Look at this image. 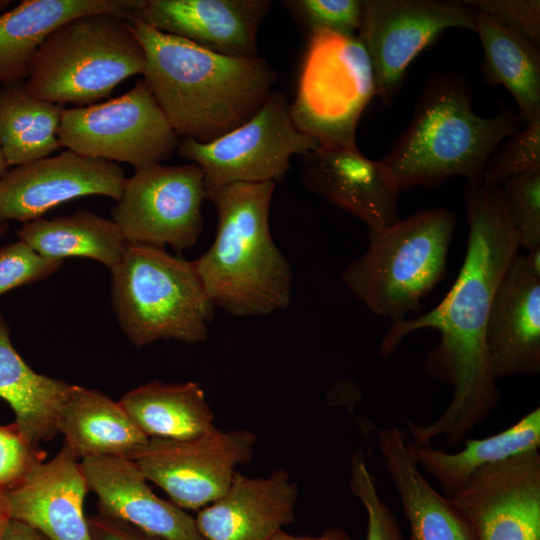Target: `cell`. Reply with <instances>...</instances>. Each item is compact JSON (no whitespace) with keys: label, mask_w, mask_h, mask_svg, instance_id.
Instances as JSON below:
<instances>
[{"label":"cell","mask_w":540,"mask_h":540,"mask_svg":"<svg viewBox=\"0 0 540 540\" xmlns=\"http://www.w3.org/2000/svg\"><path fill=\"white\" fill-rule=\"evenodd\" d=\"M377 443L409 522L410 540H475L466 516L424 478L401 430H379Z\"/></svg>","instance_id":"obj_22"},{"label":"cell","mask_w":540,"mask_h":540,"mask_svg":"<svg viewBox=\"0 0 540 540\" xmlns=\"http://www.w3.org/2000/svg\"><path fill=\"white\" fill-rule=\"evenodd\" d=\"M475 32L484 53L480 63L483 80L511 93L525 124L540 120L539 48L476 11Z\"/></svg>","instance_id":"obj_28"},{"label":"cell","mask_w":540,"mask_h":540,"mask_svg":"<svg viewBox=\"0 0 540 540\" xmlns=\"http://www.w3.org/2000/svg\"><path fill=\"white\" fill-rule=\"evenodd\" d=\"M282 3L309 33L325 30L357 36L362 26V0H287Z\"/></svg>","instance_id":"obj_34"},{"label":"cell","mask_w":540,"mask_h":540,"mask_svg":"<svg viewBox=\"0 0 540 540\" xmlns=\"http://www.w3.org/2000/svg\"><path fill=\"white\" fill-rule=\"evenodd\" d=\"M111 271L113 307L135 346L163 339L194 344L208 338L215 307L193 261L164 248L126 243Z\"/></svg>","instance_id":"obj_7"},{"label":"cell","mask_w":540,"mask_h":540,"mask_svg":"<svg viewBox=\"0 0 540 540\" xmlns=\"http://www.w3.org/2000/svg\"><path fill=\"white\" fill-rule=\"evenodd\" d=\"M540 169V120L525 124L488 158L479 183L500 185L503 181Z\"/></svg>","instance_id":"obj_32"},{"label":"cell","mask_w":540,"mask_h":540,"mask_svg":"<svg viewBox=\"0 0 540 540\" xmlns=\"http://www.w3.org/2000/svg\"><path fill=\"white\" fill-rule=\"evenodd\" d=\"M255 443L250 430L216 428L190 440L149 438L127 458L174 504L196 510L226 493L236 467L252 459Z\"/></svg>","instance_id":"obj_12"},{"label":"cell","mask_w":540,"mask_h":540,"mask_svg":"<svg viewBox=\"0 0 540 540\" xmlns=\"http://www.w3.org/2000/svg\"><path fill=\"white\" fill-rule=\"evenodd\" d=\"M320 144L294 125L285 97L272 91L245 123L207 143L181 138L178 153L197 164L206 188L234 183L278 182L293 155L303 156Z\"/></svg>","instance_id":"obj_10"},{"label":"cell","mask_w":540,"mask_h":540,"mask_svg":"<svg viewBox=\"0 0 540 540\" xmlns=\"http://www.w3.org/2000/svg\"><path fill=\"white\" fill-rule=\"evenodd\" d=\"M145 53L143 78L179 138L207 143L250 119L278 74L259 56L235 57L130 20Z\"/></svg>","instance_id":"obj_2"},{"label":"cell","mask_w":540,"mask_h":540,"mask_svg":"<svg viewBox=\"0 0 540 540\" xmlns=\"http://www.w3.org/2000/svg\"><path fill=\"white\" fill-rule=\"evenodd\" d=\"M465 447L455 453L421 446L412 449L420 469L430 475L451 498L480 469L540 450V408H534L509 428L483 439L464 440Z\"/></svg>","instance_id":"obj_27"},{"label":"cell","mask_w":540,"mask_h":540,"mask_svg":"<svg viewBox=\"0 0 540 540\" xmlns=\"http://www.w3.org/2000/svg\"><path fill=\"white\" fill-rule=\"evenodd\" d=\"M62 261L39 254L21 240L1 247L0 295L48 277L60 267Z\"/></svg>","instance_id":"obj_35"},{"label":"cell","mask_w":540,"mask_h":540,"mask_svg":"<svg viewBox=\"0 0 540 540\" xmlns=\"http://www.w3.org/2000/svg\"><path fill=\"white\" fill-rule=\"evenodd\" d=\"M58 432L81 460L103 456L127 458L149 440L119 402L77 385L62 408Z\"/></svg>","instance_id":"obj_24"},{"label":"cell","mask_w":540,"mask_h":540,"mask_svg":"<svg viewBox=\"0 0 540 540\" xmlns=\"http://www.w3.org/2000/svg\"><path fill=\"white\" fill-rule=\"evenodd\" d=\"M57 134L67 150L135 169L169 159L180 142L144 78L117 98L64 109Z\"/></svg>","instance_id":"obj_9"},{"label":"cell","mask_w":540,"mask_h":540,"mask_svg":"<svg viewBox=\"0 0 540 540\" xmlns=\"http://www.w3.org/2000/svg\"><path fill=\"white\" fill-rule=\"evenodd\" d=\"M2 540H48L43 534L34 528L16 521L11 520Z\"/></svg>","instance_id":"obj_40"},{"label":"cell","mask_w":540,"mask_h":540,"mask_svg":"<svg viewBox=\"0 0 540 540\" xmlns=\"http://www.w3.org/2000/svg\"><path fill=\"white\" fill-rule=\"evenodd\" d=\"M125 181L117 163L66 150L14 166L0 177V219L29 222L66 201L91 195L118 200Z\"/></svg>","instance_id":"obj_15"},{"label":"cell","mask_w":540,"mask_h":540,"mask_svg":"<svg viewBox=\"0 0 540 540\" xmlns=\"http://www.w3.org/2000/svg\"><path fill=\"white\" fill-rule=\"evenodd\" d=\"M17 234L21 241L45 257L57 260L71 256L87 257L109 269L119 262L126 245L113 220L88 210L25 222Z\"/></svg>","instance_id":"obj_29"},{"label":"cell","mask_w":540,"mask_h":540,"mask_svg":"<svg viewBox=\"0 0 540 540\" xmlns=\"http://www.w3.org/2000/svg\"><path fill=\"white\" fill-rule=\"evenodd\" d=\"M298 486L287 471L267 477L235 473L226 493L195 518L206 540H269L295 519Z\"/></svg>","instance_id":"obj_21"},{"label":"cell","mask_w":540,"mask_h":540,"mask_svg":"<svg viewBox=\"0 0 540 540\" xmlns=\"http://www.w3.org/2000/svg\"><path fill=\"white\" fill-rule=\"evenodd\" d=\"M349 488L367 515L365 540H404L398 520L381 499L376 481L360 450L351 457Z\"/></svg>","instance_id":"obj_33"},{"label":"cell","mask_w":540,"mask_h":540,"mask_svg":"<svg viewBox=\"0 0 540 540\" xmlns=\"http://www.w3.org/2000/svg\"><path fill=\"white\" fill-rule=\"evenodd\" d=\"M454 212L421 209L385 228L368 229V246L342 271L346 288L373 314L392 322L419 313L447 273Z\"/></svg>","instance_id":"obj_5"},{"label":"cell","mask_w":540,"mask_h":540,"mask_svg":"<svg viewBox=\"0 0 540 540\" xmlns=\"http://www.w3.org/2000/svg\"><path fill=\"white\" fill-rule=\"evenodd\" d=\"M269 0H142L128 17L213 52L257 55V34Z\"/></svg>","instance_id":"obj_17"},{"label":"cell","mask_w":540,"mask_h":540,"mask_svg":"<svg viewBox=\"0 0 540 540\" xmlns=\"http://www.w3.org/2000/svg\"><path fill=\"white\" fill-rule=\"evenodd\" d=\"M485 345L496 382L540 373V277L517 254L494 296Z\"/></svg>","instance_id":"obj_18"},{"label":"cell","mask_w":540,"mask_h":540,"mask_svg":"<svg viewBox=\"0 0 540 540\" xmlns=\"http://www.w3.org/2000/svg\"><path fill=\"white\" fill-rule=\"evenodd\" d=\"M269 540H352L349 534L342 528L329 527L326 528L318 536H297L280 530Z\"/></svg>","instance_id":"obj_39"},{"label":"cell","mask_w":540,"mask_h":540,"mask_svg":"<svg viewBox=\"0 0 540 540\" xmlns=\"http://www.w3.org/2000/svg\"><path fill=\"white\" fill-rule=\"evenodd\" d=\"M73 386L32 370L13 347L0 315V397L13 409L25 439L39 445L59 433L60 414Z\"/></svg>","instance_id":"obj_25"},{"label":"cell","mask_w":540,"mask_h":540,"mask_svg":"<svg viewBox=\"0 0 540 540\" xmlns=\"http://www.w3.org/2000/svg\"><path fill=\"white\" fill-rule=\"evenodd\" d=\"M525 255L533 273L540 277V247L527 251Z\"/></svg>","instance_id":"obj_42"},{"label":"cell","mask_w":540,"mask_h":540,"mask_svg":"<svg viewBox=\"0 0 540 540\" xmlns=\"http://www.w3.org/2000/svg\"><path fill=\"white\" fill-rule=\"evenodd\" d=\"M520 123L514 109L478 116L466 77L434 71L426 79L408 127L380 161L400 192L438 187L456 176L480 182L488 158L519 131Z\"/></svg>","instance_id":"obj_4"},{"label":"cell","mask_w":540,"mask_h":540,"mask_svg":"<svg viewBox=\"0 0 540 540\" xmlns=\"http://www.w3.org/2000/svg\"><path fill=\"white\" fill-rule=\"evenodd\" d=\"M8 224L6 221L0 219V236L7 230Z\"/></svg>","instance_id":"obj_45"},{"label":"cell","mask_w":540,"mask_h":540,"mask_svg":"<svg viewBox=\"0 0 540 540\" xmlns=\"http://www.w3.org/2000/svg\"><path fill=\"white\" fill-rule=\"evenodd\" d=\"M81 466L98 498L100 513L124 520L166 540H206L195 519L172 501L158 497L126 457H87Z\"/></svg>","instance_id":"obj_20"},{"label":"cell","mask_w":540,"mask_h":540,"mask_svg":"<svg viewBox=\"0 0 540 540\" xmlns=\"http://www.w3.org/2000/svg\"><path fill=\"white\" fill-rule=\"evenodd\" d=\"M474 11L540 46L539 0H464Z\"/></svg>","instance_id":"obj_36"},{"label":"cell","mask_w":540,"mask_h":540,"mask_svg":"<svg viewBox=\"0 0 540 540\" xmlns=\"http://www.w3.org/2000/svg\"><path fill=\"white\" fill-rule=\"evenodd\" d=\"M373 96V69L358 35L309 33L297 95L289 104L300 132L322 147H357L356 127Z\"/></svg>","instance_id":"obj_8"},{"label":"cell","mask_w":540,"mask_h":540,"mask_svg":"<svg viewBox=\"0 0 540 540\" xmlns=\"http://www.w3.org/2000/svg\"><path fill=\"white\" fill-rule=\"evenodd\" d=\"M275 184L206 188L217 214V232L193 263L213 306L234 317L266 316L286 309L291 300L292 268L269 225Z\"/></svg>","instance_id":"obj_3"},{"label":"cell","mask_w":540,"mask_h":540,"mask_svg":"<svg viewBox=\"0 0 540 540\" xmlns=\"http://www.w3.org/2000/svg\"><path fill=\"white\" fill-rule=\"evenodd\" d=\"M475 31V11L456 0H365L359 38L371 61L375 96L390 106L411 62L445 30Z\"/></svg>","instance_id":"obj_13"},{"label":"cell","mask_w":540,"mask_h":540,"mask_svg":"<svg viewBox=\"0 0 540 540\" xmlns=\"http://www.w3.org/2000/svg\"><path fill=\"white\" fill-rule=\"evenodd\" d=\"M87 523L93 540H166L100 512L88 516Z\"/></svg>","instance_id":"obj_38"},{"label":"cell","mask_w":540,"mask_h":540,"mask_svg":"<svg viewBox=\"0 0 540 540\" xmlns=\"http://www.w3.org/2000/svg\"><path fill=\"white\" fill-rule=\"evenodd\" d=\"M8 167L9 165L0 143V177L8 170Z\"/></svg>","instance_id":"obj_43"},{"label":"cell","mask_w":540,"mask_h":540,"mask_svg":"<svg viewBox=\"0 0 540 540\" xmlns=\"http://www.w3.org/2000/svg\"><path fill=\"white\" fill-rule=\"evenodd\" d=\"M9 507L3 492H0V540L11 521Z\"/></svg>","instance_id":"obj_41"},{"label":"cell","mask_w":540,"mask_h":540,"mask_svg":"<svg viewBox=\"0 0 540 540\" xmlns=\"http://www.w3.org/2000/svg\"><path fill=\"white\" fill-rule=\"evenodd\" d=\"M469 233L459 275L442 301L412 319L392 322L380 345L389 357L409 334L426 328L440 334L423 370L453 387L452 399L434 422L406 421L415 449L443 437L459 447L469 431L495 409L500 391L485 345L487 321L496 291L518 254L519 245L499 185L467 182L464 190Z\"/></svg>","instance_id":"obj_1"},{"label":"cell","mask_w":540,"mask_h":540,"mask_svg":"<svg viewBox=\"0 0 540 540\" xmlns=\"http://www.w3.org/2000/svg\"><path fill=\"white\" fill-rule=\"evenodd\" d=\"M305 187L363 222L368 229L396 223L400 190L390 170L357 147H322L300 157Z\"/></svg>","instance_id":"obj_16"},{"label":"cell","mask_w":540,"mask_h":540,"mask_svg":"<svg viewBox=\"0 0 540 540\" xmlns=\"http://www.w3.org/2000/svg\"><path fill=\"white\" fill-rule=\"evenodd\" d=\"M118 402L148 438L190 440L217 428L197 382L152 381L127 392Z\"/></svg>","instance_id":"obj_26"},{"label":"cell","mask_w":540,"mask_h":540,"mask_svg":"<svg viewBox=\"0 0 540 540\" xmlns=\"http://www.w3.org/2000/svg\"><path fill=\"white\" fill-rule=\"evenodd\" d=\"M78 460L64 444L53 459L37 464L3 492L11 519L48 540H93L83 509L89 488Z\"/></svg>","instance_id":"obj_19"},{"label":"cell","mask_w":540,"mask_h":540,"mask_svg":"<svg viewBox=\"0 0 540 540\" xmlns=\"http://www.w3.org/2000/svg\"><path fill=\"white\" fill-rule=\"evenodd\" d=\"M0 88H1V85H0Z\"/></svg>","instance_id":"obj_46"},{"label":"cell","mask_w":540,"mask_h":540,"mask_svg":"<svg viewBox=\"0 0 540 540\" xmlns=\"http://www.w3.org/2000/svg\"><path fill=\"white\" fill-rule=\"evenodd\" d=\"M13 2L10 1V0H0V15H2L3 13H5L7 10H8V7L12 4Z\"/></svg>","instance_id":"obj_44"},{"label":"cell","mask_w":540,"mask_h":540,"mask_svg":"<svg viewBox=\"0 0 540 540\" xmlns=\"http://www.w3.org/2000/svg\"><path fill=\"white\" fill-rule=\"evenodd\" d=\"M519 248L540 247V169L513 176L500 185Z\"/></svg>","instance_id":"obj_31"},{"label":"cell","mask_w":540,"mask_h":540,"mask_svg":"<svg viewBox=\"0 0 540 540\" xmlns=\"http://www.w3.org/2000/svg\"><path fill=\"white\" fill-rule=\"evenodd\" d=\"M145 63L127 16L89 14L62 24L46 38L24 85L42 100L88 106L109 97L123 80L143 74Z\"/></svg>","instance_id":"obj_6"},{"label":"cell","mask_w":540,"mask_h":540,"mask_svg":"<svg viewBox=\"0 0 540 540\" xmlns=\"http://www.w3.org/2000/svg\"><path fill=\"white\" fill-rule=\"evenodd\" d=\"M61 104L30 94L24 83L0 88V143L9 166L50 156L60 146Z\"/></svg>","instance_id":"obj_30"},{"label":"cell","mask_w":540,"mask_h":540,"mask_svg":"<svg viewBox=\"0 0 540 540\" xmlns=\"http://www.w3.org/2000/svg\"><path fill=\"white\" fill-rule=\"evenodd\" d=\"M451 499L475 540H540V451L478 470Z\"/></svg>","instance_id":"obj_14"},{"label":"cell","mask_w":540,"mask_h":540,"mask_svg":"<svg viewBox=\"0 0 540 540\" xmlns=\"http://www.w3.org/2000/svg\"><path fill=\"white\" fill-rule=\"evenodd\" d=\"M142 0H24L0 15V85L24 83L46 38L62 24L89 14L129 17Z\"/></svg>","instance_id":"obj_23"},{"label":"cell","mask_w":540,"mask_h":540,"mask_svg":"<svg viewBox=\"0 0 540 540\" xmlns=\"http://www.w3.org/2000/svg\"><path fill=\"white\" fill-rule=\"evenodd\" d=\"M205 199L204 175L197 164L147 165L126 178L112 220L126 243L186 250L203 230Z\"/></svg>","instance_id":"obj_11"},{"label":"cell","mask_w":540,"mask_h":540,"mask_svg":"<svg viewBox=\"0 0 540 540\" xmlns=\"http://www.w3.org/2000/svg\"><path fill=\"white\" fill-rule=\"evenodd\" d=\"M46 453L25 439L15 423L0 426V492L17 485Z\"/></svg>","instance_id":"obj_37"}]
</instances>
